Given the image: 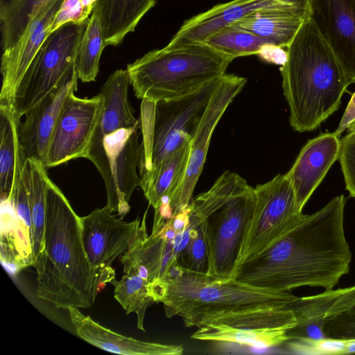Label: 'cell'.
I'll list each match as a JSON object with an SVG mask.
<instances>
[{"instance_id":"1","label":"cell","mask_w":355,"mask_h":355,"mask_svg":"<svg viewBox=\"0 0 355 355\" xmlns=\"http://www.w3.org/2000/svg\"><path fill=\"white\" fill-rule=\"evenodd\" d=\"M345 203L340 195L304 214L277 241L239 264L232 279L277 292L304 286L333 289L349 272L352 261L344 230Z\"/></svg>"},{"instance_id":"2","label":"cell","mask_w":355,"mask_h":355,"mask_svg":"<svg viewBox=\"0 0 355 355\" xmlns=\"http://www.w3.org/2000/svg\"><path fill=\"white\" fill-rule=\"evenodd\" d=\"M33 266L37 297L56 309L91 308L101 286L114 282V274L99 272L90 264L80 216L50 178L43 247Z\"/></svg>"},{"instance_id":"3","label":"cell","mask_w":355,"mask_h":355,"mask_svg":"<svg viewBox=\"0 0 355 355\" xmlns=\"http://www.w3.org/2000/svg\"><path fill=\"white\" fill-rule=\"evenodd\" d=\"M286 49L281 73L289 122L297 132L312 131L338 109L349 85L310 17Z\"/></svg>"},{"instance_id":"4","label":"cell","mask_w":355,"mask_h":355,"mask_svg":"<svg viewBox=\"0 0 355 355\" xmlns=\"http://www.w3.org/2000/svg\"><path fill=\"white\" fill-rule=\"evenodd\" d=\"M166 286L161 303L167 318L180 316L187 327H198L207 317L266 306H286L295 297L223 280L181 267L173 260L162 279Z\"/></svg>"},{"instance_id":"5","label":"cell","mask_w":355,"mask_h":355,"mask_svg":"<svg viewBox=\"0 0 355 355\" xmlns=\"http://www.w3.org/2000/svg\"><path fill=\"white\" fill-rule=\"evenodd\" d=\"M232 58L205 43L153 50L127 66L135 96L157 101L193 94L225 74Z\"/></svg>"},{"instance_id":"6","label":"cell","mask_w":355,"mask_h":355,"mask_svg":"<svg viewBox=\"0 0 355 355\" xmlns=\"http://www.w3.org/2000/svg\"><path fill=\"white\" fill-rule=\"evenodd\" d=\"M221 77L181 98L142 100L139 120L143 137L138 165L140 175L153 170L167 156L191 142Z\"/></svg>"},{"instance_id":"7","label":"cell","mask_w":355,"mask_h":355,"mask_svg":"<svg viewBox=\"0 0 355 355\" xmlns=\"http://www.w3.org/2000/svg\"><path fill=\"white\" fill-rule=\"evenodd\" d=\"M88 21L83 24L67 23L46 38L11 101L20 118L56 87L74 65Z\"/></svg>"},{"instance_id":"8","label":"cell","mask_w":355,"mask_h":355,"mask_svg":"<svg viewBox=\"0 0 355 355\" xmlns=\"http://www.w3.org/2000/svg\"><path fill=\"white\" fill-rule=\"evenodd\" d=\"M139 129L140 126L123 128L107 135L90 146L85 157L94 164L103 179L107 193L104 207L123 218L130 211L132 194L140 185L137 171L141 149Z\"/></svg>"},{"instance_id":"9","label":"cell","mask_w":355,"mask_h":355,"mask_svg":"<svg viewBox=\"0 0 355 355\" xmlns=\"http://www.w3.org/2000/svg\"><path fill=\"white\" fill-rule=\"evenodd\" d=\"M254 205V189L247 184L205 221L208 275L232 279Z\"/></svg>"},{"instance_id":"10","label":"cell","mask_w":355,"mask_h":355,"mask_svg":"<svg viewBox=\"0 0 355 355\" xmlns=\"http://www.w3.org/2000/svg\"><path fill=\"white\" fill-rule=\"evenodd\" d=\"M255 205L237 266L259 254L303 217L287 174H278L254 188Z\"/></svg>"},{"instance_id":"11","label":"cell","mask_w":355,"mask_h":355,"mask_svg":"<svg viewBox=\"0 0 355 355\" xmlns=\"http://www.w3.org/2000/svg\"><path fill=\"white\" fill-rule=\"evenodd\" d=\"M247 79L234 74H224L214 91L196 132L190 144L187 167L178 186L155 210L166 218H172L185 209L202 171L212 134L225 111L241 92Z\"/></svg>"},{"instance_id":"12","label":"cell","mask_w":355,"mask_h":355,"mask_svg":"<svg viewBox=\"0 0 355 355\" xmlns=\"http://www.w3.org/2000/svg\"><path fill=\"white\" fill-rule=\"evenodd\" d=\"M146 211L142 222L137 218L131 222L123 220L105 207L95 209L80 217L82 239L92 266L96 270L114 274L111 267L118 257L126 252L147 234Z\"/></svg>"},{"instance_id":"13","label":"cell","mask_w":355,"mask_h":355,"mask_svg":"<svg viewBox=\"0 0 355 355\" xmlns=\"http://www.w3.org/2000/svg\"><path fill=\"white\" fill-rule=\"evenodd\" d=\"M103 105L100 94L67 98L53 128L43 164L46 168L85 158Z\"/></svg>"},{"instance_id":"14","label":"cell","mask_w":355,"mask_h":355,"mask_svg":"<svg viewBox=\"0 0 355 355\" xmlns=\"http://www.w3.org/2000/svg\"><path fill=\"white\" fill-rule=\"evenodd\" d=\"M78 76L74 65L49 93L30 109L19 127L23 158L44 162L60 111L68 96L75 93Z\"/></svg>"},{"instance_id":"15","label":"cell","mask_w":355,"mask_h":355,"mask_svg":"<svg viewBox=\"0 0 355 355\" xmlns=\"http://www.w3.org/2000/svg\"><path fill=\"white\" fill-rule=\"evenodd\" d=\"M64 0L43 3L24 32L11 47L3 51L0 103H11L15 90L46 38Z\"/></svg>"},{"instance_id":"16","label":"cell","mask_w":355,"mask_h":355,"mask_svg":"<svg viewBox=\"0 0 355 355\" xmlns=\"http://www.w3.org/2000/svg\"><path fill=\"white\" fill-rule=\"evenodd\" d=\"M310 17L337 58L349 85L355 83V0H309Z\"/></svg>"},{"instance_id":"17","label":"cell","mask_w":355,"mask_h":355,"mask_svg":"<svg viewBox=\"0 0 355 355\" xmlns=\"http://www.w3.org/2000/svg\"><path fill=\"white\" fill-rule=\"evenodd\" d=\"M355 304V285L307 297H297L286 306L291 310L297 324L286 331L290 340L314 343L326 339L323 327L336 313Z\"/></svg>"},{"instance_id":"18","label":"cell","mask_w":355,"mask_h":355,"mask_svg":"<svg viewBox=\"0 0 355 355\" xmlns=\"http://www.w3.org/2000/svg\"><path fill=\"white\" fill-rule=\"evenodd\" d=\"M302 0H233L218 4L187 20L173 37L167 48L202 43L209 36L227 25L256 12L277 8Z\"/></svg>"},{"instance_id":"19","label":"cell","mask_w":355,"mask_h":355,"mask_svg":"<svg viewBox=\"0 0 355 355\" xmlns=\"http://www.w3.org/2000/svg\"><path fill=\"white\" fill-rule=\"evenodd\" d=\"M340 150V140L334 132L322 133L309 139L301 149L286 173L300 211L338 159Z\"/></svg>"},{"instance_id":"20","label":"cell","mask_w":355,"mask_h":355,"mask_svg":"<svg viewBox=\"0 0 355 355\" xmlns=\"http://www.w3.org/2000/svg\"><path fill=\"white\" fill-rule=\"evenodd\" d=\"M77 335L103 350L123 355H180L182 345L146 342L116 333L84 315L78 308L67 309Z\"/></svg>"},{"instance_id":"21","label":"cell","mask_w":355,"mask_h":355,"mask_svg":"<svg viewBox=\"0 0 355 355\" xmlns=\"http://www.w3.org/2000/svg\"><path fill=\"white\" fill-rule=\"evenodd\" d=\"M309 17V0H302L288 6L256 12L230 25L257 35L268 44L287 48Z\"/></svg>"},{"instance_id":"22","label":"cell","mask_w":355,"mask_h":355,"mask_svg":"<svg viewBox=\"0 0 355 355\" xmlns=\"http://www.w3.org/2000/svg\"><path fill=\"white\" fill-rule=\"evenodd\" d=\"M130 85L127 69H119L108 77L101 87L99 94L103 98V105L88 148L119 129L140 126V120L135 116L129 101Z\"/></svg>"},{"instance_id":"23","label":"cell","mask_w":355,"mask_h":355,"mask_svg":"<svg viewBox=\"0 0 355 355\" xmlns=\"http://www.w3.org/2000/svg\"><path fill=\"white\" fill-rule=\"evenodd\" d=\"M173 259V241L160 232L145 234L120 258L124 273L136 272L149 283L162 280Z\"/></svg>"},{"instance_id":"24","label":"cell","mask_w":355,"mask_h":355,"mask_svg":"<svg viewBox=\"0 0 355 355\" xmlns=\"http://www.w3.org/2000/svg\"><path fill=\"white\" fill-rule=\"evenodd\" d=\"M21 118L11 103H0V191L3 198H11L20 180L25 160L23 158L19 127Z\"/></svg>"},{"instance_id":"25","label":"cell","mask_w":355,"mask_h":355,"mask_svg":"<svg viewBox=\"0 0 355 355\" xmlns=\"http://www.w3.org/2000/svg\"><path fill=\"white\" fill-rule=\"evenodd\" d=\"M157 0H97L92 11L99 16L105 46H118L133 32Z\"/></svg>"},{"instance_id":"26","label":"cell","mask_w":355,"mask_h":355,"mask_svg":"<svg viewBox=\"0 0 355 355\" xmlns=\"http://www.w3.org/2000/svg\"><path fill=\"white\" fill-rule=\"evenodd\" d=\"M191 142L167 156L153 170L140 175L139 187L154 209L171 196L184 173Z\"/></svg>"},{"instance_id":"27","label":"cell","mask_w":355,"mask_h":355,"mask_svg":"<svg viewBox=\"0 0 355 355\" xmlns=\"http://www.w3.org/2000/svg\"><path fill=\"white\" fill-rule=\"evenodd\" d=\"M42 162L27 159L22 171L32 218L33 265L43 247L49 177Z\"/></svg>"},{"instance_id":"28","label":"cell","mask_w":355,"mask_h":355,"mask_svg":"<svg viewBox=\"0 0 355 355\" xmlns=\"http://www.w3.org/2000/svg\"><path fill=\"white\" fill-rule=\"evenodd\" d=\"M286 329H259L243 331L217 324H203L191 336L196 340L234 343L240 345L266 348L289 340Z\"/></svg>"},{"instance_id":"29","label":"cell","mask_w":355,"mask_h":355,"mask_svg":"<svg viewBox=\"0 0 355 355\" xmlns=\"http://www.w3.org/2000/svg\"><path fill=\"white\" fill-rule=\"evenodd\" d=\"M105 46L99 16L92 11L75 60L77 76L82 82L95 81L99 71L100 58Z\"/></svg>"},{"instance_id":"30","label":"cell","mask_w":355,"mask_h":355,"mask_svg":"<svg viewBox=\"0 0 355 355\" xmlns=\"http://www.w3.org/2000/svg\"><path fill=\"white\" fill-rule=\"evenodd\" d=\"M50 0H1L0 29L3 51L13 46L40 7Z\"/></svg>"},{"instance_id":"31","label":"cell","mask_w":355,"mask_h":355,"mask_svg":"<svg viewBox=\"0 0 355 355\" xmlns=\"http://www.w3.org/2000/svg\"><path fill=\"white\" fill-rule=\"evenodd\" d=\"M114 298L121 305L126 314L135 313L137 316V328L145 331L144 321L146 311L155 303L148 288V281L136 272L125 273L122 278L113 283Z\"/></svg>"},{"instance_id":"32","label":"cell","mask_w":355,"mask_h":355,"mask_svg":"<svg viewBox=\"0 0 355 355\" xmlns=\"http://www.w3.org/2000/svg\"><path fill=\"white\" fill-rule=\"evenodd\" d=\"M203 43L233 60L258 54L262 46L268 44L257 35L232 25L220 28Z\"/></svg>"},{"instance_id":"33","label":"cell","mask_w":355,"mask_h":355,"mask_svg":"<svg viewBox=\"0 0 355 355\" xmlns=\"http://www.w3.org/2000/svg\"><path fill=\"white\" fill-rule=\"evenodd\" d=\"M11 198L15 211L13 234L15 246L25 266H32L33 263L32 218L22 175L15 186Z\"/></svg>"},{"instance_id":"34","label":"cell","mask_w":355,"mask_h":355,"mask_svg":"<svg viewBox=\"0 0 355 355\" xmlns=\"http://www.w3.org/2000/svg\"><path fill=\"white\" fill-rule=\"evenodd\" d=\"M174 260L185 269L207 274L209 264L205 222L189 232L184 249Z\"/></svg>"},{"instance_id":"35","label":"cell","mask_w":355,"mask_h":355,"mask_svg":"<svg viewBox=\"0 0 355 355\" xmlns=\"http://www.w3.org/2000/svg\"><path fill=\"white\" fill-rule=\"evenodd\" d=\"M326 339L355 340V304L329 318L323 327Z\"/></svg>"},{"instance_id":"36","label":"cell","mask_w":355,"mask_h":355,"mask_svg":"<svg viewBox=\"0 0 355 355\" xmlns=\"http://www.w3.org/2000/svg\"><path fill=\"white\" fill-rule=\"evenodd\" d=\"M97 0H64L51 28V33L62 25L83 24L89 20Z\"/></svg>"},{"instance_id":"37","label":"cell","mask_w":355,"mask_h":355,"mask_svg":"<svg viewBox=\"0 0 355 355\" xmlns=\"http://www.w3.org/2000/svg\"><path fill=\"white\" fill-rule=\"evenodd\" d=\"M348 130L347 134L340 140L338 160L346 189L350 196L355 198V125Z\"/></svg>"},{"instance_id":"38","label":"cell","mask_w":355,"mask_h":355,"mask_svg":"<svg viewBox=\"0 0 355 355\" xmlns=\"http://www.w3.org/2000/svg\"><path fill=\"white\" fill-rule=\"evenodd\" d=\"M257 55L267 62L283 65L286 60L287 51L282 47L265 44Z\"/></svg>"},{"instance_id":"39","label":"cell","mask_w":355,"mask_h":355,"mask_svg":"<svg viewBox=\"0 0 355 355\" xmlns=\"http://www.w3.org/2000/svg\"><path fill=\"white\" fill-rule=\"evenodd\" d=\"M355 125V93L352 95L344 112L338 128L334 133L340 137L346 130Z\"/></svg>"}]
</instances>
